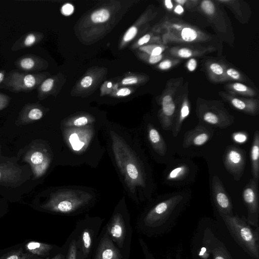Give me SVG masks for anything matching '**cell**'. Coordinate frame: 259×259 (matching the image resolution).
I'll list each match as a JSON object with an SVG mask.
<instances>
[{
  "label": "cell",
  "mask_w": 259,
  "mask_h": 259,
  "mask_svg": "<svg viewBox=\"0 0 259 259\" xmlns=\"http://www.w3.org/2000/svg\"><path fill=\"white\" fill-rule=\"evenodd\" d=\"M39 37L40 36L36 33L31 32L27 33L23 36L20 39V40H18L16 42L12 49L16 51L18 49L30 47L36 43Z\"/></svg>",
  "instance_id": "obj_20"
},
{
  "label": "cell",
  "mask_w": 259,
  "mask_h": 259,
  "mask_svg": "<svg viewBox=\"0 0 259 259\" xmlns=\"http://www.w3.org/2000/svg\"><path fill=\"white\" fill-rule=\"evenodd\" d=\"M192 51L187 48H182L179 50L178 55L182 58H188L192 56Z\"/></svg>",
  "instance_id": "obj_36"
},
{
  "label": "cell",
  "mask_w": 259,
  "mask_h": 259,
  "mask_svg": "<svg viewBox=\"0 0 259 259\" xmlns=\"http://www.w3.org/2000/svg\"><path fill=\"white\" fill-rule=\"evenodd\" d=\"M197 66V62L194 59H191L187 63V67L189 71H194Z\"/></svg>",
  "instance_id": "obj_41"
},
{
  "label": "cell",
  "mask_w": 259,
  "mask_h": 259,
  "mask_svg": "<svg viewBox=\"0 0 259 259\" xmlns=\"http://www.w3.org/2000/svg\"><path fill=\"white\" fill-rule=\"evenodd\" d=\"M66 255L62 253H58L50 259H65Z\"/></svg>",
  "instance_id": "obj_48"
},
{
  "label": "cell",
  "mask_w": 259,
  "mask_h": 259,
  "mask_svg": "<svg viewBox=\"0 0 259 259\" xmlns=\"http://www.w3.org/2000/svg\"><path fill=\"white\" fill-rule=\"evenodd\" d=\"M6 75V72L4 70L0 71V84L4 82Z\"/></svg>",
  "instance_id": "obj_49"
},
{
  "label": "cell",
  "mask_w": 259,
  "mask_h": 259,
  "mask_svg": "<svg viewBox=\"0 0 259 259\" xmlns=\"http://www.w3.org/2000/svg\"><path fill=\"white\" fill-rule=\"evenodd\" d=\"M231 235L249 255L259 258L258 229L253 230L249 224L237 215H221Z\"/></svg>",
  "instance_id": "obj_3"
},
{
  "label": "cell",
  "mask_w": 259,
  "mask_h": 259,
  "mask_svg": "<svg viewBox=\"0 0 259 259\" xmlns=\"http://www.w3.org/2000/svg\"><path fill=\"white\" fill-rule=\"evenodd\" d=\"M65 259H82L76 238L70 240Z\"/></svg>",
  "instance_id": "obj_22"
},
{
  "label": "cell",
  "mask_w": 259,
  "mask_h": 259,
  "mask_svg": "<svg viewBox=\"0 0 259 259\" xmlns=\"http://www.w3.org/2000/svg\"><path fill=\"white\" fill-rule=\"evenodd\" d=\"M131 93V90L128 88H122L117 91L116 95L118 96H126L129 95Z\"/></svg>",
  "instance_id": "obj_42"
},
{
  "label": "cell",
  "mask_w": 259,
  "mask_h": 259,
  "mask_svg": "<svg viewBox=\"0 0 259 259\" xmlns=\"http://www.w3.org/2000/svg\"><path fill=\"white\" fill-rule=\"evenodd\" d=\"M176 2L180 4H184L186 2V1H185V0H176Z\"/></svg>",
  "instance_id": "obj_52"
},
{
  "label": "cell",
  "mask_w": 259,
  "mask_h": 259,
  "mask_svg": "<svg viewBox=\"0 0 259 259\" xmlns=\"http://www.w3.org/2000/svg\"><path fill=\"white\" fill-rule=\"evenodd\" d=\"M210 137V132L203 126H197L185 135L184 146H199L204 144Z\"/></svg>",
  "instance_id": "obj_12"
},
{
  "label": "cell",
  "mask_w": 259,
  "mask_h": 259,
  "mask_svg": "<svg viewBox=\"0 0 259 259\" xmlns=\"http://www.w3.org/2000/svg\"><path fill=\"white\" fill-rule=\"evenodd\" d=\"M22 178V170L12 164H0V184L16 185Z\"/></svg>",
  "instance_id": "obj_13"
},
{
  "label": "cell",
  "mask_w": 259,
  "mask_h": 259,
  "mask_svg": "<svg viewBox=\"0 0 259 259\" xmlns=\"http://www.w3.org/2000/svg\"><path fill=\"white\" fill-rule=\"evenodd\" d=\"M165 6L169 9H170L172 8V4L171 1L170 0H166L165 1Z\"/></svg>",
  "instance_id": "obj_51"
},
{
  "label": "cell",
  "mask_w": 259,
  "mask_h": 259,
  "mask_svg": "<svg viewBox=\"0 0 259 259\" xmlns=\"http://www.w3.org/2000/svg\"><path fill=\"white\" fill-rule=\"evenodd\" d=\"M40 59L33 55H27L19 58L16 66L24 70L34 71L39 67Z\"/></svg>",
  "instance_id": "obj_19"
},
{
  "label": "cell",
  "mask_w": 259,
  "mask_h": 259,
  "mask_svg": "<svg viewBox=\"0 0 259 259\" xmlns=\"http://www.w3.org/2000/svg\"><path fill=\"white\" fill-rule=\"evenodd\" d=\"M250 158L253 179L258 182L259 177V133L257 131L254 133L251 149Z\"/></svg>",
  "instance_id": "obj_17"
},
{
  "label": "cell",
  "mask_w": 259,
  "mask_h": 259,
  "mask_svg": "<svg viewBox=\"0 0 259 259\" xmlns=\"http://www.w3.org/2000/svg\"><path fill=\"white\" fill-rule=\"evenodd\" d=\"M227 73L229 76L235 79H238L240 77L239 73L233 68L228 69L227 70Z\"/></svg>",
  "instance_id": "obj_38"
},
{
  "label": "cell",
  "mask_w": 259,
  "mask_h": 259,
  "mask_svg": "<svg viewBox=\"0 0 259 259\" xmlns=\"http://www.w3.org/2000/svg\"><path fill=\"white\" fill-rule=\"evenodd\" d=\"M110 16V13L107 10L102 9L94 12L91 15V20L96 23H103L107 21Z\"/></svg>",
  "instance_id": "obj_25"
},
{
  "label": "cell",
  "mask_w": 259,
  "mask_h": 259,
  "mask_svg": "<svg viewBox=\"0 0 259 259\" xmlns=\"http://www.w3.org/2000/svg\"><path fill=\"white\" fill-rule=\"evenodd\" d=\"M26 251L40 258L47 257L53 248L51 244L37 241H30L25 245Z\"/></svg>",
  "instance_id": "obj_15"
},
{
  "label": "cell",
  "mask_w": 259,
  "mask_h": 259,
  "mask_svg": "<svg viewBox=\"0 0 259 259\" xmlns=\"http://www.w3.org/2000/svg\"><path fill=\"white\" fill-rule=\"evenodd\" d=\"M95 227L85 225L80 231L78 239H76L82 259H87L92 251L97 236Z\"/></svg>",
  "instance_id": "obj_11"
},
{
  "label": "cell",
  "mask_w": 259,
  "mask_h": 259,
  "mask_svg": "<svg viewBox=\"0 0 259 259\" xmlns=\"http://www.w3.org/2000/svg\"><path fill=\"white\" fill-rule=\"evenodd\" d=\"M231 103L234 107L240 110L250 113H254L256 111V109L254 105L246 103L243 101L237 98H233L231 100Z\"/></svg>",
  "instance_id": "obj_24"
},
{
  "label": "cell",
  "mask_w": 259,
  "mask_h": 259,
  "mask_svg": "<svg viewBox=\"0 0 259 259\" xmlns=\"http://www.w3.org/2000/svg\"><path fill=\"white\" fill-rule=\"evenodd\" d=\"M150 39V35L148 34H146L139 39L138 41V44L139 45H143L144 44H146L147 42H148Z\"/></svg>",
  "instance_id": "obj_44"
},
{
  "label": "cell",
  "mask_w": 259,
  "mask_h": 259,
  "mask_svg": "<svg viewBox=\"0 0 259 259\" xmlns=\"http://www.w3.org/2000/svg\"><path fill=\"white\" fill-rule=\"evenodd\" d=\"M247 136L246 135L242 133H237L234 134L233 139L238 143H243L247 140Z\"/></svg>",
  "instance_id": "obj_35"
},
{
  "label": "cell",
  "mask_w": 259,
  "mask_h": 259,
  "mask_svg": "<svg viewBox=\"0 0 259 259\" xmlns=\"http://www.w3.org/2000/svg\"><path fill=\"white\" fill-rule=\"evenodd\" d=\"M43 78L40 74L12 71L5 77L3 85L11 92H30L34 90Z\"/></svg>",
  "instance_id": "obj_5"
},
{
  "label": "cell",
  "mask_w": 259,
  "mask_h": 259,
  "mask_svg": "<svg viewBox=\"0 0 259 259\" xmlns=\"http://www.w3.org/2000/svg\"><path fill=\"white\" fill-rule=\"evenodd\" d=\"M42 116L43 112L40 108L34 104H29L22 109L20 117L23 123H28L39 120Z\"/></svg>",
  "instance_id": "obj_18"
},
{
  "label": "cell",
  "mask_w": 259,
  "mask_h": 259,
  "mask_svg": "<svg viewBox=\"0 0 259 259\" xmlns=\"http://www.w3.org/2000/svg\"><path fill=\"white\" fill-rule=\"evenodd\" d=\"M210 69L213 73L217 75H221L223 73L222 67L218 63H212L210 66Z\"/></svg>",
  "instance_id": "obj_34"
},
{
  "label": "cell",
  "mask_w": 259,
  "mask_h": 259,
  "mask_svg": "<svg viewBox=\"0 0 259 259\" xmlns=\"http://www.w3.org/2000/svg\"><path fill=\"white\" fill-rule=\"evenodd\" d=\"M212 197L220 215H232V204L229 196L217 176L212 180Z\"/></svg>",
  "instance_id": "obj_8"
},
{
  "label": "cell",
  "mask_w": 259,
  "mask_h": 259,
  "mask_svg": "<svg viewBox=\"0 0 259 259\" xmlns=\"http://www.w3.org/2000/svg\"><path fill=\"white\" fill-rule=\"evenodd\" d=\"M92 198L91 194L83 191L61 189L52 194L41 207L54 212L68 214L85 206Z\"/></svg>",
  "instance_id": "obj_4"
},
{
  "label": "cell",
  "mask_w": 259,
  "mask_h": 259,
  "mask_svg": "<svg viewBox=\"0 0 259 259\" xmlns=\"http://www.w3.org/2000/svg\"><path fill=\"white\" fill-rule=\"evenodd\" d=\"M176 107L174 102L170 95L165 96L162 102L161 126L164 130L168 131L172 128L173 116Z\"/></svg>",
  "instance_id": "obj_14"
},
{
  "label": "cell",
  "mask_w": 259,
  "mask_h": 259,
  "mask_svg": "<svg viewBox=\"0 0 259 259\" xmlns=\"http://www.w3.org/2000/svg\"><path fill=\"white\" fill-rule=\"evenodd\" d=\"M61 11L63 15L69 16L73 13L74 7L70 4H65L62 7Z\"/></svg>",
  "instance_id": "obj_32"
},
{
  "label": "cell",
  "mask_w": 259,
  "mask_h": 259,
  "mask_svg": "<svg viewBox=\"0 0 259 259\" xmlns=\"http://www.w3.org/2000/svg\"><path fill=\"white\" fill-rule=\"evenodd\" d=\"M233 87L234 89L238 92H243L247 91L248 90L246 86L240 83H235Z\"/></svg>",
  "instance_id": "obj_40"
},
{
  "label": "cell",
  "mask_w": 259,
  "mask_h": 259,
  "mask_svg": "<svg viewBox=\"0 0 259 259\" xmlns=\"http://www.w3.org/2000/svg\"><path fill=\"white\" fill-rule=\"evenodd\" d=\"M112 86V83L111 82H108V84H107V87L108 88H111Z\"/></svg>",
  "instance_id": "obj_53"
},
{
  "label": "cell",
  "mask_w": 259,
  "mask_h": 259,
  "mask_svg": "<svg viewBox=\"0 0 259 259\" xmlns=\"http://www.w3.org/2000/svg\"><path fill=\"white\" fill-rule=\"evenodd\" d=\"M181 36L185 41H192L196 38L197 32L191 28L186 27L182 30Z\"/></svg>",
  "instance_id": "obj_28"
},
{
  "label": "cell",
  "mask_w": 259,
  "mask_h": 259,
  "mask_svg": "<svg viewBox=\"0 0 259 259\" xmlns=\"http://www.w3.org/2000/svg\"><path fill=\"white\" fill-rule=\"evenodd\" d=\"M112 148L115 161L130 191L137 187H145V178L142 167L135 153L124 140L113 131L110 132Z\"/></svg>",
  "instance_id": "obj_1"
},
{
  "label": "cell",
  "mask_w": 259,
  "mask_h": 259,
  "mask_svg": "<svg viewBox=\"0 0 259 259\" xmlns=\"http://www.w3.org/2000/svg\"><path fill=\"white\" fill-rule=\"evenodd\" d=\"M138 82V79L135 77H127L124 78L122 80V83L124 85L133 84L136 83Z\"/></svg>",
  "instance_id": "obj_39"
},
{
  "label": "cell",
  "mask_w": 259,
  "mask_h": 259,
  "mask_svg": "<svg viewBox=\"0 0 259 259\" xmlns=\"http://www.w3.org/2000/svg\"><path fill=\"white\" fill-rule=\"evenodd\" d=\"M162 56L161 55L158 56L151 55L149 58V61L151 64H154L159 62L162 59Z\"/></svg>",
  "instance_id": "obj_45"
},
{
  "label": "cell",
  "mask_w": 259,
  "mask_h": 259,
  "mask_svg": "<svg viewBox=\"0 0 259 259\" xmlns=\"http://www.w3.org/2000/svg\"><path fill=\"white\" fill-rule=\"evenodd\" d=\"M105 229L113 243L119 249H123L128 240H131V229L130 225L119 212H116L112 216Z\"/></svg>",
  "instance_id": "obj_6"
},
{
  "label": "cell",
  "mask_w": 259,
  "mask_h": 259,
  "mask_svg": "<svg viewBox=\"0 0 259 259\" xmlns=\"http://www.w3.org/2000/svg\"><path fill=\"white\" fill-rule=\"evenodd\" d=\"M10 101L9 96L0 93V110L5 109L9 105Z\"/></svg>",
  "instance_id": "obj_31"
},
{
  "label": "cell",
  "mask_w": 259,
  "mask_h": 259,
  "mask_svg": "<svg viewBox=\"0 0 259 259\" xmlns=\"http://www.w3.org/2000/svg\"><path fill=\"white\" fill-rule=\"evenodd\" d=\"M188 172V168L185 165H180L174 168L167 175V180L170 181L182 179Z\"/></svg>",
  "instance_id": "obj_23"
},
{
  "label": "cell",
  "mask_w": 259,
  "mask_h": 259,
  "mask_svg": "<svg viewBox=\"0 0 259 259\" xmlns=\"http://www.w3.org/2000/svg\"><path fill=\"white\" fill-rule=\"evenodd\" d=\"M257 184L258 182L254 179L250 180L242 193L243 201L248 210L246 221L256 228L258 227L259 214Z\"/></svg>",
  "instance_id": "obj_7"
},
{
  "label": "cell",
  "mask_w": 259,
  "mask_h": 259,
  "mask_svg": "<svg viewBox=\"0 0 259 259\" xmlns=\"http://www.w3.org/2000/svg\"><path fill=\"white\" fill-rule=\"evenodd\" d=\"M40 257L24 251L22 248L11 250L0 256V259H39Z\"/></svg>",
  "instance_id": "obj_21"
},
{
  "label": "cell",
  "mask_w": 259,
  "mask_h": 259,
  "mask_svg": "<svg viewBox=\"0 0 259 259\" xmlns=\"http://www.w3.org/2000/svg\"><path fill=\"white\" fill-rule=\"evenodd\" d=\"M103 231L94 259H123V254L111 239L105 228Z\"/></svg>",
  "instance_id": "obj_9"
},
{
  "label": "cell",
  "mask_w": 259,
  "mask_h": 259,
  "mask_svg": "<svg viewBox=\"0 0 259 259\" xmlns=\"http://www.w3.org/2000/svg\"><path fill=\"white\" fill-rule=\"evenodd\" d=\"M162 48L160 47H157L154 48L152 52L151 53V55L153 56H158L161 55V53L162 52Z\"/></svg>",
  "instance_id": "obj_47"
},
{
  "label": "cell",
  "mask_w": 259,
  "mask_h": 259,
  "mask_svg": "<svg viewBox=\"0 0 259 259\" xmlns=\"http://www.w3.org/2000/svg\"><path fill=\"white\" fill-rule=\"evenodd\" d=\"M175 11L176 13L180 14L183 12L184 10L181 6L178 5L176 7Z\"/></svg>",
  "instance_id": "obj_50"
},
{
  "label": "cell",
  "mask_w": 259,
  "mask_h": 259,
  "mask_svg": "<svg viewBox=\"0 0 259 259\" xmlns=\"http://www.w3.org/2000/svg\"><path fill=\"white\" fill-rule=\"evenodd\" d=\"M29 161L35 167L42 164L46 160L44 154L38 151H34L30 154L28 157Z\"/></svg>",
  "instance_id": "obj_27"
},
{
  "label": "cell",
  "mask_w": 259,
  "mask_h": 259,
  "mask_svg": "<svg viewBox=\"0 0 259 259\" xmlns=\"http://www.w3.org/2000/svg\"><path fill=\"white\" fill-rule=\"evenodd\" d=\"M89 119L85 116L79 117L75 119L73 122V125L76 127H81L87 124Z\"/></svg>",
  "instance_id": "obj_33"
},
{
  "label": "cell",
  "mask_w": 259,
  "mask_h": 259,
  "mask_svg": "<svg viewBox=\"0 0 259 259\" xmlns=\"http://www.w3.org/2000/svg\"><path fill=\"white\" fill-rule=\"evenodd\" d=\"M54 80L52 78H48L44 80L38 88V98H40L43 94L49 93L54 86Z\"/></svg>",
  "instance_id": "obj_26"
},
{
  "label": "cell",
  "mask_w": 259,
  "mask_h": 259,
  "mask_svg": "<svg viewBox=\"0 0 259 259\" xmlns=\"http://www.w3.org/2000/svg\"><path fill=\"white\" fill-rule=\"evenodd\" d=\"M201 7L203 10L207 14H212L215 10L213 3L208 0L203 1L201 3Z\"/></svg>",
  "instance_id": "obj_29"
},
{
  "label": "cell",
  "mask_w": 259,
  "mask_h": 259,
  "mask_svg": "<svg viewBox=\"0 0 259 259\" xmlns=\"http://www.w3.org/2000/svg\"><path fill=\"white\" fill-rule=\"evenodd\" d=\"M149 140L154 150L160 155H164L166 151V144L158 131L152 126L148 130Z\"/></svg>",
  "instance_id": "obj_16"
},
{
  "label": "cell",
  "mask_w": 259,
  "mask_h": 259,
  "mask_svg": "<svg viewBox=\"0 0 259 259\" xmlns=\"http://www.w3.org/2000/svg\"><path fill=\"white\" fill-rule=\"evenodd\" d=\"M92 78L90 76H87L81 79L80 84L83 88H88L92 85Z\"/></svg>",
  "instance_id": "obj_37"
},
{
  "label": "cell",
  "mask_w": 259,
  "mask_h": 259,
  "mask_svg": "<svg viewBox=\"0 0 259 259\" xmlns=\"http://www.w3.org/2000/svg\"><path fill=\"white\" fill-rule=\"evenodd\" d=\"M243 151L236 147L229 148L226 152L224 163L227 169L234 176H241L245 164Z\"/></svg>",
  "instance_id": "obj_10"
},
{
  "label": "cell",
  "mask_w": 259,
  "mask_h": 259,
  "mask_svg": "<svg viewBox=\"0 0 259 259\" xmlns=\"http://www.w3.org/2000/svg\"><path fill=\"white\" fill-rule=\"evenodd\" d=\"M137 28L135 26L130 27L125 33L123 36V40L125 42L129 41L132 40L137 33Z\"/></svg>",
  "instance_id": "obj_30"
},
{
  "label": "cell",
  "mask_w": 259,
  "mask_h": 259,
  "mask_svg": "<svg viewBox=\"0 0 259 259\" xmlns=\"http://www.w3.org/2000/svg\"><path fill=\"white\" fill-rule=\"evenodd\" d=\"M213 259H227V256L224 255L221 251H215L213 253Z\"/></svg>",
  "instance_id": "obj_46"
},
{
  "label": "cell",
  "mask_w": 259,
  "mask_h": 259,
  "mask_svg": "<svg viewBox=\"0 0 259 259\" xmlns=\"http://www.w3.org/2000/svg\"><path fill=\"white\" fill-rule=\"evenodd\" d=\"M39 259H50V258L49 257H47L45 258H40Z\"/></svg>",
  "instance_id": "obj_54"
},
{
  "label": "cell",
  "mask_w": 259,
  "mask_h": 259,
  "mask_svg": "<svg viewBox=\"0 0 259 259\" xmlns=\"http://www.w3.org/2000/svg\"><path fill=\"white\" fill-rule=\"evenodd\" d=\"M182 195H176L153 207L139 225L142 230L150 235L159 234L170 228L185 204Z\"/></svg>",
  "instance_id": "obj_2"
},
{
  "label": "cell",
  "mask_w": 259,
  "mask_h": 259,
  "mask_svg": "<svg viewBox=\"0 0 259 259\" xmlns=\"http://www.w3.org/2000/svg\"><path fill=\"white\" fill-rule=\"evenodd\" d=\"M171 61L169 60H164V61L161 62L160 63L159 67L160 69L165 70V69H168L169 68H170L171 67Z\"/></svg>",
  "instance_id": "obj_43"
}]
</instances>
